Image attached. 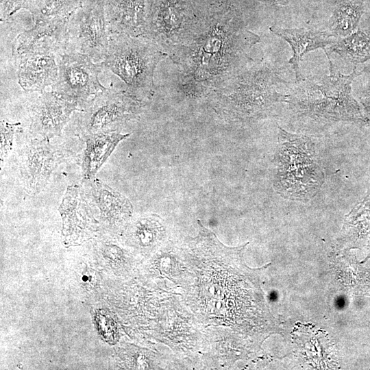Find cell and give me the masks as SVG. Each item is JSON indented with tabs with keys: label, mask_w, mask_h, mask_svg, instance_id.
I'll return each mask as SVG.
<instances>
[{
	"label": "cell",
	"mask_w": 370,
	"mask_h": 370,
	"mask_svg": "<svg viewBox=\"0 0 370 370\" xmlns=\"http://www.w3.org/2000/svg\"><path fill=\"white\" fill-rule=\"evenodd\" d=\"M260 38L230 19L195 22L169 55L192 92L210 94L243 69Z\"/></svg>",
	"instance_id": "6da1fadb"
},
{
	"label": "cell",
	"mask_w": 370,
	"mask_h": 370,
	"mask_svg": "<svg viewBox=\"0 0 370 370\" xmlns=\"http://www.w3.org/2000/svg\"><path fill=\"white\" fill-rule=\"evenodd\" d=\"M330 74L304 78L288 94L287 103L296 116L314 125L338 121L367 123L364 112L352 93L354 78L361 74L354 69L342 74L327 56Z\"/></svg>",
	"instance_id": "7a4b0ae2"
},
{
	"label": "cell",
	"mask_w": 370,
	"mask_h": 370,
	"mask_svg": "<svg viewBox=\"0 0 370 370\" xmlns=\"http://www.w3.org/2000/svg\"><path fill=\"white\" fill-rule=\"evenodd\" d=\"M283 84L272 68L262 65L241 69L210 95L215 110L223 116L251 122L267 116L278 103L287 102L288 94L278 90Z\"/></svg>",
	"instance_id": "3957f363"
},
{
	"label": "cell",
	"mask_w": 370,
	"mask_h": 370,
	"mask_svg": "<svg viewBox=\"0 0 370 370\" xmlns=\"http://www.w3.org/2000/svg\"><path fill=\"white\" fill-rule=\"evenodd\" d=\"M273 163V188L284 199L307 202L318 193L324 182L314 144L306 136L278 127Z\"/></svg>",
	"instance_id": "277c9868"
},
{
	"label": "cell",
	"mask_w": 370,
	"mask_h": 370,
	"mask_svg": "<svg viewBox=\"0 0 370 370\" xmlns=\"http://www.w3.org/2000/svg\"><path fill=\"white\" fill-rule=\"evenodd\" d=\"M166 55L147 38L110 34L106 56L100 64L118 75L127 90L140 99L151 94L154 70Z\"/></svg>",
	"instance_id": "5b68a950"
},
{
	"label": "cell",
	"mask_w": 370,
	"mask_h": 370,
	"mask_svg": "<svg viewBox=\"0 0 370 370\" xmlns=\"http://www.w3.org/2000/svg\"><path fill=\"white\" fill-rule=\"evenodd\" d=\"M105 0H84L67 23L68 48L102 62L107 54L109 36Z\"/></svg>",
	"instance_id": "8992f818"
},
{
	"label": "cell",
	"mask_w": 370,
	"mask_h": 370,
	"mask_svg": "<svg viewBox=\"0 0 370 370\" xmlns=\"http://www.w3.org/2000/svg\"><path fill=\"white\" fill-rule=\"evenodd\" d=\"M143 110L139 98L110 86L95 95L83 108V134L108 130L135 118Z\"/></svg>",
	"instance_id": "52a82bcc"
},
{
	"label": "cell",
	"mask_w": 370,
	"mask_h": 370,
	"mask_svg": "<svg viewBox=\"0 0 370 370\" xmlns=\"http://www.w3.org/2000/svg\"><path fill=\"white\" fill-rule=\"evenodd\" d=\"M87 56L66 51L58 58V79L53 90L77 102L83 110L84 106L105 89L99 81L101 70Z\"/></svg>",
	"instance_id": "ba28073f"
},
{
	"label": "cell",
	"mask_w": 370,
	"mask_h": 370,
	"mask_svg": "<svg viewBox=\"0 0 370 370\" xmlns=\"http://www.w3.org/2000/svg\"><path fill=\"white\" fill-rule=\"evenodd\" d=\"M64 158L63 150L48 139L35 137L28 141L18 153L19 171L25 190L33 195L40 193Z\"/></svg>",
	"instance_id": "9c48e42d"
},
{
	"label": "cell",
	"mask_w": 370,
	"mask_h": 370,
	"mask_svg": "<svg viewBox=\"0 0 370 370\" xmlns=\"http://www.w3.org/2000/svg\"><path fill=\"white\" fill-rule=\"evenodd\" d=\"M79 110V104L52 90L42 91L32 105L29 130L36 137L51 139L59 136L72 113Z\"/></svg>",
	"instance_id": "30bf717a"
},
{
	"label": "cell",
	"mask_w": 370,
	"mask_h": 370,
	"mask_svg": "<svg viewBox=\"0 0 370 370\" xmlns=\"http://www.w3.org/2000/svg\"><path fill=\"white\" fill-rule=\"evenodd\" d=\"M60 56L51 51H33L14 58L18 84L26 91H42L56 84Z\"/></svg>",
	"instance_id": "8fae6325"
},
{
	"label": "cell",
	"mask_w": 370,
	"mask_h": 370,
	"mask_svg": "<svg viewBox=\"0 0 370 370\" xmlns=\"http://www.w3.org/2000/svg\"><path fill=\"white\" fill-rule=\"evenodd\" d=\"M67 23H34L32 28L19 34L14 39L12 47L14 59L40 50L51 51L60 56L68 48Z\"/></svg>",
	"instance_id": "7c38bea8"
},
{
	"label": "cell",
	"mask_w": 370,
	"mask_h": 370,
	"mask_svg": "<svg viewBox=\"0 0 370 370\" xmlns=\"http://www.w3.org/2000/svg\"><path fill=\"white\" fill-rule=\"evenodd\" d=\"M104 8L108 36L144 37L147 21L145 0H105Z\"/></svg>",
	"instance_id": "4fadbf2b"
},
{
	"label": "cell",
	"mask_w": 370,
	"mask_h": 370,
	"mask_svg": "<svg viewBox=\"0 0 370 370\" xmlns=\"http://www.w3.org/2000/svg\"><path fill=\"white\" fill-rule=\"evenodd\" d=\"M59 211L63 219V233L68 243L85 238L91 226L92 211L82 186L70 185L62 198Z\"/></svg>",
	"instance_id": "5bb4252c"
},
{
	"label": "cell",
	"mask_w": 370,
	"mask_h": 370,
	"mask_svg": "<svg viewBox=\"0 0 370 370\" xmlns=\"http://www.w3.org/2000/svg\"><path fill=\"white\" fill-rule=\"evenodd\" d=\"M83 182L91 209L97 210L105 221L116 224L131 216L132 206L125 196L95 177Z\"/></svg>",
	"instance_id": "9a60e30c"
},
{
	"label": "cell",
	"mask_w": 370,
	"mask_h": 370,
	"mask_svg": "<svg viewBox=\"0 0 370 370\" xmlns=\"http://www.w3.org/2000/svg\"><path fill=\"white\" fill-rule=\"evenodd\" d=\"M274 34L286 41L291 46L293 56L289 60L295 74L296 82L303 79L299 68L302 57L307 53L332 45L333 36L329 32H322L308 28L270 27Z\"/></svg>",
	"instance_id": "2e32d148"
},
{
	"label": "cell",
	"mask_w": 370,
	"mask_h": 370,
	"mask_svg": "<svg viewBox=\"0 0 370 370\" xmlns=\"http://www.w3.org/2000/svg\"><path fill=\"white\" fill-rule=\"evenodd\" d=\"M85 148L82 156L83 180H91L114 150L116 145L130 134L108 130L83 134Z\"/></svg>",
	"instance_id": "e0dca14e"
},
{
	"label": "cell",
	"mask_w": 370,
	"mask_h": 370,
	"mask_svg": "<svg viewBox=\"0 0 370 370\" xmlns=\"http://www.w3.org/2000/svg\"><path fill=\"white\" fill-rule=\"evenodd\" d=\"M84 0H29L23 8L29 11L34 23L68 21Z\"/></svg>",
	"instance_id": "ac0fdd59"
},
{
	"label": "cell",
	"mask_w": 370,
	"mask_h": 370,
	"mask_svg": "<svg viewBox=\"0 0 370 370\" xmlns=\"http://www.w3.org/2000/svg\"><path fill=\"white\" fill-rule=\"evenodd\" d=\"M338 53L345 60L354 63L365 62L370 59V38L358 30L344 38H338L329 47L328 52Z\"/></svg>",
	"instance_id": "d6986e66"
},
{
	"label": "cell",
	"mask_w": 370,
	"mask_h": 370,
	"mask_svg": "<svg viewBox=\"0 0 370 370\" xmlns=\"http://www.w3.org/2000/svg\"><path fill=\"white\" fill-rule=\"evenodd\" d=\"M362 13L361 3L353 1H344L335 8L329 22V32L338 38L347 36L358 27Z\"/></svg>",
	"instance_id": "ffe728a7"
},
{
	"label": "cell",
	"mask_w": 370,
	"mask_h": 370,
	"mask_svg": "<svg viewBox=\"0 0 370 370\" xmlns=\"http://www.w3.org/2000/svg\"><path fill=\"white\" fill-rule=\"evenodd\" d=\"M370 234V191L347 216L343 227L345 238L356 244Z\"/></svg>",
	"instance_id": "44dd1931"
},
{
	"label": "cell",
	"mask_w": 370,
	"mask_h": 370,
	"mask_svg": "<svg viewBox=\"0 0 370 370\" xmlns=\"http://www.w3.org/2000/svg\"><path fill=\"white\" fill-rule=\"evenodd\" d=\"M163 228L156 216L145 217L136 221L133 227V238L142 246H150L162 236Z\"/></svg>",
	"instance_id": "7402d4cb"
},
{
	"label": "cell",
	"mask_w": 370,
	"mask_h": 370,
	"mask_svg": "<svg viewBox=\"0 0 370 370\" xmlns=\"http://www.w3.org/2000/svg\"><path fill=\"white\" fill-rule=\"evenodd\" d=\"M19 123H11L1 121V168L10 153L13 145L14 135L18 130Z\"/></svg>",
	"instance_id": "603a6c76"
},
{
	"label": "cell",
	"mask_w": 370,
	"mask_h": 370,
	"mask_svg": "<svg viewBox=\"0 0 370 370\" xmlns=\"http://www.w3.org/2000/svg\"><path fill=\"white\" fill-rule=\"evenodd\" d=\"M29 0H1V20L5 21L19 9L23 8Z\"/></svg>",
	"instance_id": "cb8c5ba5"
}]
</instances>
